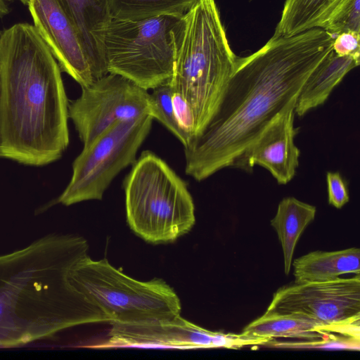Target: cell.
<instances>
[{
  "mask_svg": "<svg viewBox=\"0 0 360 360\" xmlns=\"http://www.w3.org/2000/svg\"><path fill=\"white\" fill-rule=\"evenodd\" d=\"M333 34L314 28L271 37L261 49L237 57L214 117L184 148L185 173L198 181L232 167L271 120L293 98L333 50Z\"/></svg>",
  "mask_w": 360,
  "mask_h": 360,
  "instance_id": "obj_1",
  "label": "cell"
},
{
  "mask_svg": "<svg viewBox=\"0 0 360 360\" xmlns=\"http://www.w3.org/2000/svg\"><path fill=\"white\" fill-rule=\"evenodd\" d=\"M82 236L50 233L0 255V348L20 347L109 319L72 283L88 255Z\"/></svg>",
  "mask_w": 360,
  "mask_h": 360,
  "instance_id": "obj_2",
  "label": "cell"
},
{
  "mask_svg": "<svg viewBox=\"0 0 360 360\" xmlns=\"http://www.w3.org/2000/svg\"><path fill=\"white\" fill-rule=\"evenodd\" d=\"M61 70L34 25L0 33V158L31 166L60 159L69 141Z\"/></svg>",
  "mask_w": 360,
  "mask_h": 360,
  "instance_id": "obj_3",
  "label": "cell"
},
{
  "mask_svg": "<svg viewBox=\"0 0 360 360\" xmlns=\"http://www.w3.org/2000/svg\"><path fill=\"white\" fill-rule=\"evenodd\" d=\"M185 16L169 84L193 110L194 140L216 114L238 56L230 47L214 0H198Z\"/></svg>",
  "mask_w": 360,
  "mask_h": 360,
  "instance_id": "obj_4",
  "label": "cell"
},
{
  "mask_svg": "<svg viewBox=\"0 0 360 360\" xmlns=\"http://www.w3.org/2000/svg\"><path fill=\"white\" fill-rule=\"evenodd\" d=\"M123 188L127 223L145 241L174 242L195 224V205L186 184L154 153H141Z\"/></svg>",
  "mask_w": 360,
  "mask_h": 360,
  "instance_id": "obj_5",
  "label": "cell"
},
{
  "mask_svg": "<svg viewBox=\"0 0 360 360\" xmlns=\"http://www.w3.org/2000/svg\"><path fill=\"white\" fill-rule=\"evenodd\" d=\"M185 26V14L137 20L111 19L103 38L108 72L147 91L169 82Z\"/></svg>",
  "mask_w": 360,
  "mask_h": 360,
  "instance_id": "obj_6",
  "label": "cell"
},
{
  "mask_svg": "<svg viewBox=\"0 0 360 360\" xmlns=\"http://www.w3.org/2000/svg\"><path fill=\"white\" fill-rule=\"evenodd\" d=\"M70 280L110 324L167 320L181 313L178 295L164 280H136L105 259L94 260L87 255L72 268Z\"/></svg>",
  "mask_w": 360,
  "mask_h": 360,
  "instance_id": "obj_7",
  "label": "cell"
},
{
  "mask_svg": "<svg viewBox=\"0 0 360 360\" xmlns=\"http://www.w3.org/2000/svg\"><path fill=\"white\" fill-rule=\"evenodd\" d=\"M153 118L146 114L120 120L97 136L72 164V174L57 202L65 206L101 200L113 179L136 160V153L150 133Z\"/></svg>",
  "mask_w": 360,
  "mask_h": 360,
  "instance_id": "obj_8",
  "label": "cell"
},
{
  "mask_svg": "<svg viewBox=\"0 0 360 360\" xmlns=\"http://www.w3.org/2000/svg\"><path fill=\"white\" fill-rule=\"evenodd\" d=\"M265 312L298 314L330 333L359 339L360 274L281 287Z\"/></svg>",
  "mask_w": 360,
  "mask_h": 360,
  "instance_id": "obj_9",
  "label": "cell"
},
{
  "mask_svg": "<svg viewBox=\"0 0 360 360\" xmlns=\"http://www.w3.org/2000/svg\"><path fill=\"white\" fill-rule=\"evenodd\" d=\"M149 114V93L129 79L108 73L68 104V116L84 146L115 122ZM83 146V147H84Z\"/></svg>",
  "mask_w": 360,
  "mask_h": 360,
  "instance_id": "obj_10",
  "label": "cell"
},
{
  "mask_svg": "<svg viewBox=\"0 0 360 360\" xmlns=\"http://www.w3.org/2000/svg\"><path fill=\"white\" fill-rule=\"evenodd\" d=\"M107 340L97 346L114 347H165L173 349H238L255 345L257 340L240 334L205 329L182 318L146 323H111Z\"/></svg>",
  "mask_w": 360,
  "mask_h": 360,
  "instance_id": "obj_11",
  "label": "cell"
},
{
  "mask_svg": "<svg viewBox=\"0 0 360 360\" xmlns=\"http://www.w3.org/2000/svg\"><path fill=\"white\" fill-rule=\"evenodd\" d=\"M297 98L271 120L232 167L251 172L255 166H261L271 174L278 184H287L292 179L300 155L295 144L299 131L294 125Z\"/></svg>",
  "mask_w": 360,
  "mask_h": 360,
  "instance_id": "obj_12",
  "label": "cell"
},
{
  "mask_svg": "<svg viewBox=\"0 0 360 360\" xmlns=\"http://www.w3.org/2000/svg\"><path fill=\"white\" fill-rule=\"evenodd\" d=\"M34 26L58 62L82 88L95 79L79 37L57 0H28Z\"/></svg>",
  "mask_w": 360,
  "mask_h": 360,
  "instance_id": "obj_13",
  "label": "cell"
},
{
  "mask_svg": "<svg viewBox=\"0 0 360 360\" xmlns=\"http://www.w3.org/2000/svg\"><path fill=\"white\" fill-rule=\"evenodd\" d=\"M75 29L87 55L94 79L105 75L103 38L112 18L109 0H57Z\"/></svg>",
  "mask_w": 360,
  "mask_h": 360,
  "instance_id": "obj_14",
  "label": "cell"
},
{
  "mask_svg": "<svg viewBox=\"0 0 360 360\" xmlns=\"http://www.w3.org/2000/svg\"><path fill=\"white\" fill-rule=\"evenodd\" d=\"M359 60L351 56H340L333 50L313 70L303 84L297 98L295 112L303 116L323 105L330 94Z\"/></svg>",
  "mask_w": 360,
  "mask_h": 360,
  "instance_id": "obj_15",
  "label": "cell"
},
{
  "mask_svg": "<svg viewBox=\"0 0 360 360\" xmlns=\"http://www.w3.org/2000/svg\"><path fill=\"white\" fill-rule=\"evenodd\" d=\"M359 259L358 248L309 252L292 262L294 283L323 282L346 274H360Z\"/></svg>",
  "mask_w": 360,
  "mask_h": 360,
  "instance_id": "obj_16",
  "label": "cell"
},
{
  "mask_svg": "<svg viewBox=\"0 0 360 360\" xmlns=\"http://www.w3.org/2000/svg\"><path fill=\"white\" fill-rule=\"evenodd\" d=\"M241 334L273 340L285 338L307 341L325 340L337 335L327 332L312 319L298 314L266 312L246 326Z\"/></svg>",
  "mask_w": 360,
  "mask_h": 360,
  "instance_id": "obj_17",
  "label": "cell"
},
{
  "mask_svg": "<svg viewBox=\"0 0 360 360\" xmlns=\"http://www.w3.org/2000/svg\"><path fill=\"white\" fill-rule=\"evenodd\" d=\"M316 207L294 197L283 198L270 224L277 233L284 259V271L290 273L292 257L299 238L306 227L314 219Z\"/></svg>",
  "mask_w": 360,
  "mask_h": 360,
  "instance_id": "obj_18",
  "label": "cell"
},
{
  "mask_svg": "<svg viewBox=\"0 0 360 360\" xmlns=\"http://www.w3.org/2000/svg\"><path fill=\"white\" fill-rule=\"evenodd\" d=\"M340 0H285L273 37H291L321 28Z\"/></svg>",
  "mask_w": 360,
  "mask_h": 360,
  "instance_id": "obj_19",
  "label": "cell"
},
{
  "mask_svg": "<svg viewBox=\"0 0 360 360\" xmlns=\"http://www.w3.org/2000/svg\"><path fill=\"white\" fill-rule=\"evenodd\" d=\"M198 0H109L112 19L137 20L186 14Z\"/></svg>",
  "mask_w": 360,
  "mask_h": 360,
  "instance_id": "obj_20",
  "label": "cell"
},
{
  "mask_svg": "<svg viewBox=\"0 0 360 360\" xmlns=\"http://www.w3.org/2000/svg\"><path fill=\"white\" fill-rule=\"evenodd\" d=\"M172 94L173 91L169 82L152 89V93L149 94V114L153 119L160 122L186 148L189 145L190 140L176 120Z\"/></svg>",
  "mask_w": 360,
  "mask_h": 360,
  "instance_id": "obj_21",
  "label": "cell"
},
{
  "mask_svg": "<svg viewBox=\"0 0 360 360\" xmlns=\"http://www.w3.org/2000/svg\"><path fill=\"white\" fill-rule=\"evenodd\" d=\"M331 34L360 32V0H340L322 27Z\"/></svg>",
  "mask_w": 360,
  "mask_h": 360,
  "instance_id": "obj_22",
  "label": "cell"
},
{
  "mask_svg": "<svg viewBox=\"0 0 360 360\" xmlns=\"http://www.w3.org/2000/svg\"><path fill=\"white\" fill-rule=\"evenodd\" d=\"M360 340L353 337L337 335L325 340H302L294 342H274L278 348L324 349L359 350Z\"/></svg>",
  "mask_w": 360,
  "mask_h": 360,
  "instance_id": "obj_23",
  "label": "cell"
},
{
  "mask_svg": "<svg viewBox=\"0 0 360 360\" xmlns=\"http://www.w3.org/2000/svg\"><path fill=\"white\" fill-rule=\"evenodd\" d=\"M172 105L177 123L188 137L191 143L193 139L195 131V118L193 110L182 96L174 91Z\"/></svg>",
  "mask_w": 360,
  "mask_h": 360,
  "instance_id": "obj_24",
  "label": "cell"
},
{
  "mask_svg": "<svg viewBox=\"0 0 360 360\" xmlns=\"http://www.w3.org/2000/svg\"><path fill=\"white\" fill-rule=\"evenodd\" d=\"M360 32H342L337 34L333 49L340 56H351L360 61Z\"/></svg>",
  "mask_w": 360,
  "mask_h": 360,
  "instance_id": "obj_25",
  "label": "cell"
},
{
  "mask_svg": "<svg viewBox=\"0 0 360 360\" xmlns=\"http://www.w3.org/2000/svg\"><path fill=\"white\" fill-rule=\"evenodd\" d=\"M328 202L340 209L349 200L347 184L339 172H328L326 174Z\"/></svg>",
  "mask_w": 360,
  "mask_h": 360,
  "instance_id": "obj_26",
  "label": "cell"
},
{
  "mask_svg": "<svg viewBox=\"0 0 360 360\" xmlns=\"http://www.w3.org/2000/svg\"><path fill=\"white\" fill-rule=\"evenodd\" d=\"M8 11L9 10L5 2V0H0V18L6 15Z\"/></svg>",
  "mask_w": 360,
  "mask_h": 360,
  "instance_id": "obj_27",
  "label": "cell"
},
{
  "mask_svg": "<svg viewBox=\"0 0 360 360\" xmlns=\"http://www.w3.org/2000/svg\"><path fill=\"white\" fill-rule=\"evenodd\" d=\"M5 1H11V0H5ZM18 1H21L25 5H27L28 0H18Z\"/></svg>",
  "mask_w": 360,
  "mask_h": 360,
  "instance_id": "obj_28",
  "label": "cell"
}]
</instances>
